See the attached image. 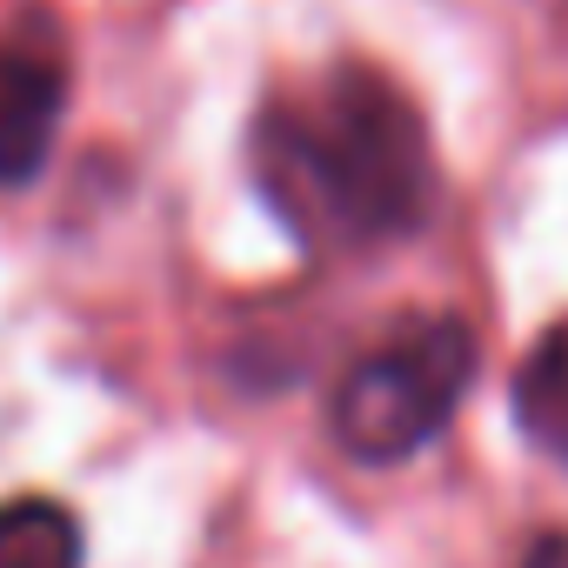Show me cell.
I'll return each mask as SVG.
<instances>
[{
  "label": "cell",
  "instance_id": "obj_1",
  "mask_svg": "<svg viewBox=\"0 0 568 568\" xmlns=\"http://www.w3.org/2000/svg\"><path fill=\"white\" fill-rule=\"evenodd\" d=\"M247 174L288 241L322 261L402 247L442 201L422 101L368 61H335L274 88L247 128Z\"/></svg>",
  "mask_w": 568,
  "mask_h": 568
},
{
  "label": "cell",
  "instance_id": "obj_2",
  "mask_svg": "<svg viewBox=\"0 0 568 568\" xmlns=\"http://www.w3.org/2000/svg\"><path fill=\"white\" fill-rule=\"evenodd\" d=\"M475 375L481 342L462 315H408L342 368L328 395V435L362 468H402L448 435Z\"/></svg>",
  "mask_w": 568,
  "mask_h": 568
},
{
  "label": "cell",
  "instance_id": "obj_3",
  "mask_svg": "<svg viewBox=\"0 0 568 568\" xmlns=\"http://www.w3.org/2000/svg\"><path fill=\"white\" fill-rule=\"evenodd\" d=\"M68 114V48L48 14L14 21L0 41V187H28Z\"/></svg>",
  "mask_w": 568,
  "mask_h": 568
},
{
  "label": "cell",
  "instance_id": "obj_4",
  "mask_svg": "<svg viewBox=\"0 0 568 568\" xmlns=\"http://www.w3.org/2000/svg\"><path fill=\"white\" fill-rule=\"evenodd\" d=\"M508 415H515L521 442L568 475V315L528 342V355L508 382Z\"/></svg>",
  "mask_w": 568,
  "mask_h": 568
},
{
  "label": "cell",
  "instance_id": "obj_5",
  "mask_svg": "<svg viewBox=\"0 0 568 568\" xmlns=\"http://www.w3.org/2000/svg\"><path fill=\"white\" fill-rule=\"evenodd\" d=\"M0 568H81V521L48 495L0 501Z\"/></svg>",
  "mask_w": 568,
  "mask_h": 568
},
{
  "label": "cell",
  "instance_id": "obj_6",
  "mask_svg": "<svg viewBox=\"0 0 568 568\" xmlns=\"http://www.w3.org/2000/svg\"><path fill=\"white\" fill-rule=\"evenodd\" d=\"M515 568H568V528L535 535V541L521 548V561H515Z\"/></svg>",
  "mask_w": 568,
  "mask_h": 568
}]
</instances>
